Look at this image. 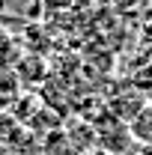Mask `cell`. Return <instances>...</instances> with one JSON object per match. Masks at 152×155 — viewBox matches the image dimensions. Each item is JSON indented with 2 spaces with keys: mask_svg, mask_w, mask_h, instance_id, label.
Returning <instances> with one entry per match:
<instances>
[{
  "mask_svg": "<svg viewBox=\"0 0 152 155\" xmlns=\"http://www.w3.org/2000/svg\"><path fill=\"white\" fill-rule=\"evenodd\" d=\"M21 98V81L12 72H0V114H9Z\"/></svg>",
  "mask_w": 152,
  "mask_h": 155,
  "instance_id": "cell-1",
  "label": "cell"
},
{
  "mask_svg": "<svg viewBox=\"0 0 152 155\" xmlns=\"http://www.w3.org/2000/svg\"><path fill=\"white\" fill-rule=\"evenodd\" d=\"M45 75V60H36V57H24L18 63V81L21 84H27V87H33L39 84Z\"/></svg>",
  "mask_w": 152,
  "mask_h": 155,
  "instance_id": "cell-2",
  "label": "cell"
},
{
  "mask_svg": "<svg viewBox=\"0 0 152 155\" xmlns=\"http://www.w3.org/2000/svg\"><path fill=\"white\" fill-rule=\"evenodd\" d=\"M128 131L143 143H152V110L149 107H140V114L128 122Z\"/></svg>",
  "mask_w": 152,
  "mask_h": 155,
  "instance_id": "cell-3",
  "label": "cell"
},
{
  "mask_svg": "<svg viewBox=\"0 0 152 155\" xmlns=\"http://www.w3.org/2000/svg\"><path fill=\"white\" fill-rule=\"evenodd\" d=\"M3 6H6V0H0V12H3Z\"/></svg>",
  "mask_w": 152,
  "mask_h": 155,
  "instance_id": "cell-4",
  "label": "cell"
}]
</instances>
